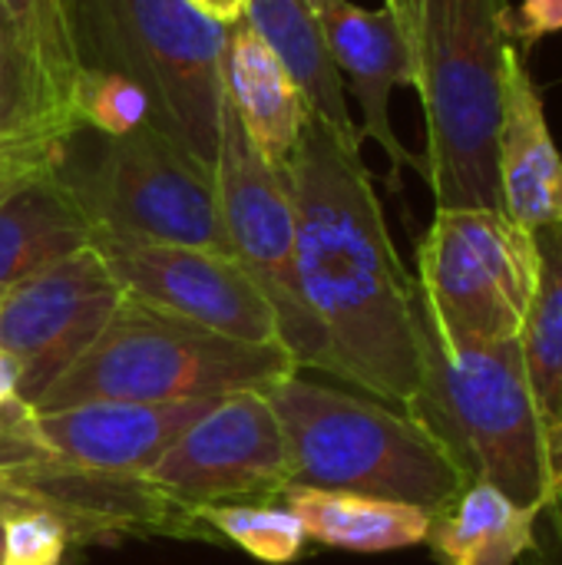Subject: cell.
<instances>
[{
  "mask_svg": "<svg viewBox=\"0 0 562 565\" xmlns=\"http://www.w3.org/2000/svg\"><path fill=\"white\" fill-rule=\"evenodd\" d=\"M282 169L295 202L298 285L328 338L331 377L407 411L421 384L417 281L394 248L361 146L308 116Z\"/></svg>",
  "mask_w": 562,
  "mask_h": 565,
  "instance_id": "6da1fadb",
  "label": "cell"
},
{
  "mask_svg": "<svg viewBox=\"0 0 562 565\" xmlns=\"http://www.w3.org/2000/svg\"><path fill=\"white\" fill-rule=\"evenodd\" d=\"M424 103L421 156L437 209L503 212L500 126L510 40L507 0H401Z\"/></svg>",
  "mask_w": 562,
  "mask_h": 565,
  "instance_id": "7a4b0ae2",
  "label": "cell"
},
{
  "mask_svg": "<svg viewBox=\"0 0 562 565\" xmlns=\"http://www.w3.org/2000/svg\"><path fill=\"white\" fill-rule=\"evenodd\" d=\"M417 348L421 384L404 414L444 450L467 487H494L537 513L560 510L550 424L533 401L520 338L441 341L417 301Z\"/></svg>",
  "mask_w": 562,
  "mask_h": 565,
  "instance_id": "3957f363",
  "label": "cell"
},
{
  "mask_svg": "<svg viewBox=\"0 0 562 565\" xmlns=\"http://www.w3.org/2000/svg\"><path fill=\"white\" fill-rule=\"evenodd\" d=\"M265 397L285 434L291 487L394 500L431 516L467 490L457 467L404 411L305 381L298 371Z\"/></svg>",
  "mask_w": 562,
  "mask_h": 565,
  "instance_id": "277c9868",
  "label": "cell"
},
{
  "mask_svg": "<svg viewBox=\"0 0 562 565\" xmlns=\"http://www.w3.org/2000/svg\"><path fill=\"white\" fill-rule=\"evenodd\" d=\"M298 367L282 344H245L123 298L99 341L40 397L33 411L86 401L176 404L268 391Z\"/></svg>",
  "mask_w": 562,
  "mask_h": 565,
  "instance_id": "5b68a950",
  "label": "cell"
},
{
  "mask_svg": "<svg viewBox=\"0 0 562 565\" xmlns=\"http://www.w3.org/2000/svg\"><path fill=\"white\" fill-rule=\"evenodd\" d=\"M70 17L83 66L129 76L149 122L215 169L229 30L189 0H73Z\"/></svg>",
  "mask_w": 562,
  "mask_h": 565,
  "instance_id": "8992f818",
  "label": "cell"
},
{
  "mask_svg": "<svg viewBox=\"0 0 562 565\" xmlns=\"http://www.w3.org/2000/svg\"><path fill=\"white\" fill-rule=\"evenodd\" d=\"M60 175L86 212L93 242L192 245L229 255L215 169L189 156L152 122L129 136L103 139L89 162L66 156Z\"/></svg>",
  "mask_w": 562,
  "mask_h": 565,
  "instance_id": "52a82bcc",
  "label": "cell"
},
{
  "mask_svg": "<svg viewBox=\"0 0 562 565\" xmlns=\"http://www.w3.org/2000/svg\"><path fill=\"white\" fill-rule=\"evenodd\" d=\"M417 301L441 341H513L533 288V232L507 212L437 209L417 245Z\"/></svg>",
  "mask_w": 562,
  "mask_h": 565,
  "instance_id": "ba28073f",
  "label": "cell"
},
{
  "mask_svg": "<svg viewBox=\"0 0 562 565\" xmlns=\"http://www.w3.org/2000/svg\"><path fill=\"white\" fill-rule=\"evenodd\" d=\"M215 192L229 255L245 268L268 301L278 324V344L288 351L298 371L311 367L331 374L328 338L311 318L298 285L295 202L285 169L258 152L225 93L219 116Z\"/></svg>",
  "mask_w": 562,
  "mask_h": 565,
  "instance_id": "9c48e42d",
  "label": "cell"
},
{
  "mask_svg": "<svg viewBox=\"0 0 562 565\" xmlns=\"http://www.w3.org/2000/svg\"><path fill=\"white\" fill-rule=\"evenodd\" d=\"M123 298L93 245L0 291V348L17 361L30 407L99 341Z\"/></svg>",
  "mask_w": 562,
  "mask_h": 565,
  "instance_id": "30bf717a",
  "label": "cell"
},
{
  "mask_svg": "<svg viewBox=\"0 0 562 565\" xmlns=\"http://www.w3.org/2000/svg\"><path fill=\"white\" fill-rule=\"evenodd\" d=\"M142 477L192 510L282 500L288 450L265 391L219 397Z\"/></svg>",
  "mask_w": 562,
  "mask_h": 565,
  "instance_id": "8fae6325",
  "label": "cell"
},
{
  "mask_svg": "<svg viewBox=\"0 0 562 565\" xmlns=\"http://www.w3.org/2000/svg\"><path fill=\"white\" fill-rule=\"evenodd\" d=\"M93 248L103 255L126 298L232 341L278 344L268 301L232 255L113 238H96Z\"/></svg>",
  "mask_w": 562,
  "mask_h": 565,
  "instance_id": "7c38bea8",
  "label": "cell"
},
{
  "mask_svg": "<svg viewBox=\"0 0 562 565\" xmlns=\"http://www.w3.org/2000/svg\"><path fill=\"white\" fill-rule=\"evenodd\" d=\"M0 487L50 510L73 546H109L129 536H215L192 507L166 497L146 477L99 473L50 457L0 473Z\"/></svg>",
  "mask_w": 562,
  "mask_h": 565,
  "instance_id": "4fadbf2b",
  "label": "cell"
},
{
  "mask_svg": "<svg viewBox=\"0 0 562 565\" xmlns=\"http://www.w3.org/2000/svg\"><path fill=\"white\" fill-rule=\"evenodd\" d=\"M315 17L341 73L344 93L361 106V139H374L388 152L394 179L401 166L424 172L421 156H414L391 126V93L397 86H414V50L404 3L384 0L371 10L351 0H321Z\"/></svg>",
  "mask_w": 562,
  "mask_h": 565,
  "instance_id": "5bb4252c",
  "label": "cell"
},
{
  "mask_svg": "<svg viewBox=\"0 0 562 565\" xmlns=\"http://www.w3.org/2000/svg\"><path fill=\"white\" fill-rule=\"evenodd\" d=\"M215 401H86L63 411H36V430L60 463L142 477Z\"/></svg>",
  "mask_w": 562,
  "mask_h": 565,
  "instance_id": "9a60e30c",
  "label": "cell"
},
{
  "mask_svg": "<svg viewBox=\"0 0 562 565\" xmlns=\"http://www.w3.org/2000/svg\"><path fill=\"white\" fill-rule=\"evenodd\" d=\"M500 189L503 212L537 232L562 225V156L553 142L540 89L530 79L523 53L507 50L503 126H500Z\"/></svg>",
  "mask_w": 562,
  "mask_h": 565,
  "instance_id": "2e32d148",
  "label": "cell"
},
{
  "mask_svg": "<svg viewBox=\"0 0 562 565\" xmlns=\"http://www.w3.org/2000/svg\"><path fill=\"white\" fill-rule=\"evenodd\" d=\"M0 50L20 116L76 126L70 99L83 60L66 3L0 0Z\"/></svg>",
  "mask_w": 562,
  "mask_h": 565,
  "instance_id": "e0dca14e",
  "label": "cell"
},
{
  "mask_svg": "<svg viewBox=\"0 0 562 565\" xmlns=\"http://www.w3.org/2000/svg\"><path fill=\"white\" fill-rule=\"evenodd\" d=\"M222 93L258 152L268 162L285 166L311 113L285 63L245 20L229 26L225 36Z\"/></svg>",
  "mask_w": 562,
  "mask_h": 565,
  "instance_id": "ac0fdd59",
  "label": "cell"
},
{
  "mask_svg": "<svg viewBox=\"0 0 562 565\" xmlns=\"http://www.w3.org/2000/svg\"><path fill=\"white\" fill-rule=\"evenodd\" d=\"M93 245V225L56 169H46L0 202V291Z\"/></svg>",
  "mask_w": 562,
  "mask_h": 565,
  "instance_id": "d6986e66",
  "label": "cell"
},
{
  "mask_svg": "<svg viewBox=\"0 0 562 565\" xmlns=\"http://www.w3.org/2000/svg\"><path fill=\"white\" fill-rule=\"evenodd\" d=\"M245 23H252V30L285 63L288 76L298 83L308 103V113L338 139L361 146V129L348 109V93L315 10L301 0H248Z\"/></svg>",
  "mask_w": 562,
  "mask_h": 565,
  "instance_id": "ffe728a7",
  "label": "cell"
},
{
  "mask_svg": "<svg viewBox=\"0 0 562 565\" xmlns=\"http://www.w3.org/2000/svg\"><path fill=\"white\" fill-rule=\"evenodd\" d=\"M282 503L301 520L311 543L344 553H394L427 543L431 513L338 490L288 487Z\"/></svg>",
  "mask_w": 562,
  "mask_h": 565,
  "instance_id": "44dd1931",
  "label": "cell"
},
{
  "mask_svg": "<svg viewBox=\"0 0 562 565\" xmlns=\"http://www.w3.org/2000/svg\"><path fill=\"white\" fill-rule=\"evenodd\" d=\"M537 516L500 490L474 483L431 516L427 546L441 565H517L537 546Z\"/></svg>",
  "mask_w": 562,
  "mask_h": 565,
  "instance_id": "7402d4cb",
  "label": "cell"
},
{
  "mask_svg": "<svg viewBox=\"0 0 562 565\" xmlns=\"http://www.w3.org/2000/svg\"><path fill=\"white\" fill-rule=\"evenodd\" d=\"M537 288L520 331V351L533 401L550 430L562 414V225L533 232Z\"/></svg>",
  "mask_w": 562,
  "mask_h": 565,
  "instance_id": "603a6c76",
  "label": "cell"
},
{
  "mask_svg": "<svg viewBox=\"0 0 562 565\" xmlns=\"http://www.w3.org/2000/svg\"><path fill=\"white\" fill-rule=\"evenodd\" d=\"M199 520L232 546L245 550L252 559L265 565L298 563L308 550V533L301 520L275 500L265 503H219L195 510Z\"/></svg>",
  "mask_w": 562,
  "mask_h": 565,
  "instance_id": "cb8c5ba5",
  "label": "cell"
},
{
  "mask_svg": "<svg viewBox=\"0 0 562 565\" xmlns=\"http://www.w3.org/2000/svg\"><path fill=\"white\" fill-rule=\"evenodd\" d=\"M70 113L79 129H93L103 139H119L149 122V99L129 76L103 66H83L73 86Z\"/></svg>",
  "mask_w": 562,
  "mask_h": 565,
  "instance_id": "d4e9b609",
  "label": "cell"
},
{
  "mask_svg": "<svg viewBox=\"0 0 562 565\" xmlns=\"http://www.w3.org/2000/svg\"><path fill=\"white\" fill-rule=\"evenodd\" d=\"M76 132L79 129L73 122L36 119L3 136L0 139V202L23 182H30L33 175L63 166Z\"/></svg>",
  "mask_w": 562,
  "mask_h": 565,
  "instance_id": "484cf974",
  "label": "cell"
},
{
  "mask_svg": "<svg viewBox=\"0 0 562 565\" xmlns=\"http://www.w3.org/2000/svg\"><path fill=\"white\" fill-rule=\"evenodd\" d=\"M70 550V533L50 510L10 493V513L0 533V565H66Z\"/></svg>",
  "mask_w": 562,
  "mask_h": 565,
  "instance_id": "4316f807",
  "label": "cell"
},
{
  "mask_svg": "<svg viewBox=\"0 0 562 565\" xmlns=\"http://www.w3.org/2000/svg\"><path fill=\"white\" fill-rule=\"evenodd\" d=\"M50 460V450L36 430V411L26 401L0 404V473Z\"/></svg>",
  "mask_w": 562,
  "mask_h": 565,
  "instance_id": "83f0119b",
  "label": "cell"
},
{
  "mask_svg": "<svg viewBox=\"0 0 562 565\" xmlns=\"http://www.w3.org/2000/svg\"><path fill=\"white\" fill-rule=\"evenodd\" d=\"M553 33H562V0H523L510 13V40L520 53Z\"/></svg>",
  "mask_w": 562,
  "mask_h": 565,
  "instance_id": "f1b7e54d",
  "label": "cell"
},
{
  "mask_svg": "<svg viewBox=\"0 0 562 565\" xmlns=\"http://www.w3.org/2000/svg\"><path fill=\"white\" fill-rule=\"evenodd\" d=\"M189 7H195L202 17H209L212 23L219 26H235L245 20V10H248V0H189Z\"/></svg>",
  "mask_w": 562,
  "mask_h": 565,
  "instance_id": "f546056e",
  "label": "cell"
},
{
  "mask_svg": "<svg viewBox=\"0 0 562 565\" xmlns=\"http://www.w3.org/2000/svg\"><path fill=\"white\" fill-rule=\"evenodd\" d=\"M26 122H36V119H23V116H20L17 99H13V86H10V76H7L3 50H0V139L10 136V132L20 129V126H26Z\"/></svg>",
  "mask_w": 562,
  "mask_h": 565,
  "instance_id": "4dcf8cb0",
  "label": "cell"
},
{
  "mask_svg": "<svg viewBox=\"0 0 562 565\" xmlns=\"http://www.w3.org/2000/svg\"><path fill=\"white\" fill-rule=\"evenodd\" d=\"M20 397V367L17 361L0 348V404H10ZM23 401V397H20Z\"/></svg>",
  "mask_w": 562,
  "mask_h": 565,
  "instance_id": "1f68e13d",
  "label": "cell"
},
{
  "mask_svg": "<svg viewBox=\"0 0 562 565\" xmlns=\"http://www.w3.org/2000/svg\"><path fill=\"white\" fill-rule=\"evenodd\" d=\"M550 463H553V487H556V497L562 500V414L556 427L550 430Z\"/></svg>",
  "mask_w": 562,
  "mask_h": 565,
  "instance_id": "d6a6232c",
  "label": "cell"
},
{
  "mask_svg": "<svg viewBox=\"0 0 562 565\" xmlns=\"http://www.w3.org/2000/svg\"><path fill=\"white\" fill-rule=\"evenodd\" d=\"M7 513H10V493L0 487V533H3V520H7Z\"/></svg>",
  "mask_w": 562,
  "mask_h": 565,
  "instance_id": "836d02e7",
  "label": "cell"
},
{
  "mask_svg": "<svg viewBox=\"0 0 562 565\" xmlns=\"http://www.w3.org/2000/svg\"><path fill=\"white\" fill-rule=\"evenodd\" d=\"M301 3H308L311 10H318V7H321V0H301Z\"/></svg>",
  "mask_w": 562,
  "mask_h": 565,
  "instance_id": "e575fe53",
  "label": "cell"
},
{
  "mask_svg": "<svg viewBox=\"0 0 562 565\" xmlns=\"http://www.w3.org/2000/svg\"><path fill=\"white\" fill-rule=\"evenodd\" d=\"M63 3H66V10L73 13V0H63ZM70 20H73V17H70Z\"/></svg>",
  "mask_w": 562,
  "mask_h": 565,
  "instance_id": "d590c367",
  "label": "cell"
}]
</instances>
